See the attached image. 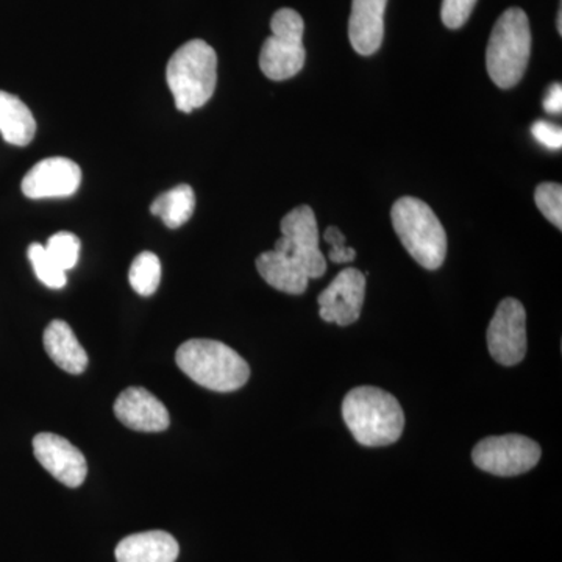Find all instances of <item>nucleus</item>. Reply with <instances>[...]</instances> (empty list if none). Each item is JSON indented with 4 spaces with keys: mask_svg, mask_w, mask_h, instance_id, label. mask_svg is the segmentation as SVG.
<instances>
[{
    "mask_svg": "<svg viewBox=\"0 0 562 562\" xmlns=\"http://www.w3.org/2000/svg\"><path fill=\"white\" fill-rule=\"evenodd\" d=\"M387 0H353L349 21L351 47L360 55L375 54L383 43Z\"/></svg>",
    "mask_w": 562,
    "mask_h": 562,
    "instance_id": "4468645a",
    "label": "nucleus"
},
{
    "mask_svg": "<svg viewBox=\"0 0 562 562\" xmlns=\"http://www.w3.org/2000/svg\"><path fill=\"white\" fill-rule=\"evenodd\" d=\"M33 452L40 464L68 487H79L87 479L88 464L83 453L61 436L40 432L33 438Z\"/></svg>",
    "mask_w": 562,
    "mask_h": 562,
    "instance_id": "f8f14e48",
    "label": "nucleus"
},
{
    "mask_svg": "<svg viewBox=\"0 0 562 562\" xmlns=\"http://www.w3.org/2000/svg\"><path fill=\"white\" fill-rule=\"evenodd\" d=\"M195 210V194L188 184H179L162 192L150 205V213L160 217L166 227L179 228L191 220Z\"/></svg>",
    "mask_w": 562,
    "mask_h": 562,
    "instance_id": "6ab92c4d",
    "label": "nucleus"
},
{
    "mask_svg": "<svg viewBox=\"0 0 562 562\" xmlns=\"http://www.w3.org/2000/svg\"><path fill=\"white\" fill-rule=\"evenodd\" d=\"M271 29L272 35L262 44L260 68L268 79H291L297 76L305 65V24L297 11L281 9L273 14Z\"/></svg>",
    "mask_w": 562,
    "mask_h": 562,
    "instance_id": "423d86ee",
    "label": "nucleus"
},
{
    "mask_svg": "<svg viewBox=\"0 0 562 562\" xmlns=\"http://www.w3.org/2000/svg\"><path fill=\"white\" fill-rule=\"evenodd\" d=\"M543 109L547 113L560 114L562 110V88L560 83H554L547 91L546 99H543Z\"/></svg>",
    "mask_w": 562,
    "mask_h": 562,
    "instance_id": "bb28decb",
    "label": "nucleus"
},
{
    "mask_svg": "<svg viewBox=\"0 0 562 562\" xmlns=\"http://www.w3.org/2000/svg\"><path fill=\"white\" fill-rule=\"evenodd\" d=\"M180 547L169 532L155 530L127 536L117 543V562H176Z\"/></svg>",
    "mask_w": 562,
    "mask_h": 562,
    "instance_id": "2eb2a0df",
    "label": "nucleus"
},
{
    "mask_svg": "<svg viewBox=\"0 0 562 562\" xmlns=\"http://www.w3.org/2000/svg\"><path fill=\"white\" fill-rule=\"evenodd\" d=\"M176 361L192 382L210 391H238L250 379L249 364L241 355L213 339H191L181 344Z\"/></svg>",
    "mask_w": 562,
    "mask_h": 562,
    "instance_id": "f03ea898",
    "label": "nucleus"
},
{
    "mask_svg": "<svg viewBox=\"0 0 562 562\" xmlns=\"http://www.w3.org/2000/svg\"><path fill=\"white\" fill-rule=\"evenodd\" d=\"M398 238L422 268L436 271L447 257V235L435 211L416 198H402L391 211Z\"/></svg>",
    "mask_w": 562,
    "mask_h": 562,
    "instance_id": "39448f33",
    "label": "nucleus"
},
{
    "mask_svg": "<svg viewBox=\"0 0 562 562\" xmlns=\"http://www.w3.org/2000/svg\"><path fill=\"white\" fill-rule=\"evenodd\" d=\"M531 55V29L522 9H508L495 22L486 50L491 80L503 90L522 80Z\"/></svg>",
    "mask_w": 562,
    "mask_h": 562,
    "instance_id": "20e7f679",
    "label": "nucleus"
},
{
    "mask_svg": "<svg viewBox=\"0 0 562 562\" xmlns=\"http://www.w3.org/2000/svg\"><path fill=\"white\" fill-rule=\"evenodd\" d=\"M44 349L63 371L80 375L87 371L88 355L65 321H52L44 330Z\"/></svg>",
    "mask_w": 562,
    "mask_h": 562,
    "instance_id": "dca6fc26",
    "label": "nucleus"
},
{
    "mask_svg": "<svg viewBox=\"0 0 562 562\" xmlns=\"http://www.w3.org/2000/svg\"><path fill=\"white\" fill-rule=\"evenodd\" d=\"M166 80L177 110L191 113L201 109L216 91V50L203 40L188 41L169 60Z\"/></svg>",
    "mask_w": 562,
    "mask_h": 562,
    "instance_id": "7ed1b4c3",
    "label": "nucleus"
},
{
    "mask_svg": "<svg viewBox=\"0 0 562 562\" xmlns=\"http://www.w3.org/2000/svg\"><path fill=\"white\" fill-rule=\"evenodd\" d=\"M29 260L33 266L36 277L41 283L46 284L50 290H61L68 283V277L63 271L60 266L57 265L49 254H47L46 247L41 246L38 243H33L29 246L27 250Z\"/></svg>",
    "mask_w": 562,
    "mask_h": 562,
    "instance_id": "412c9836",
    "label": "nucleus"
},
{
    "mask_svg": "<svg viewBox=\"0 0 562 562\" xmlns=\"http://www.w3.org/2000/svg\"><path fill=\"white\" fill-rule=\"evenodd\" d=\"M536 205L558 231L562 228V188L560 183H541L535 192Z\"/></svg>",
    "mask_w": 562,
    "mask_h": 562,
    "instance_id": "5701e85b",
    "label": "nucleus"
},
{
    "mask_svg": "<svg viewBox=\"0 0 562 562\" xmlns=\"http://www.w3.org/2000/svg\"><path fill=\"white\" fill-rule=\"evenodd\" d=\"M558 32H560V35H562V5H560V10H558Z\"/></svg>",
    "mask_w": 562,
    "mask_h": 562,
    "instance_id": "cd10ccee",
    "label": "nucleus"
},
{
    "mask_svg": "<svg viewBox=\"0 0 562 562\" xmlns=\"http://www.w3.org/2000/svg\"><path fill=\"white\" fill-rule=\"evenodd\" d=\"M487 347L498 364L516 366L527 355V312L516 299H505L498 305L487 328Z\"/></svg>",
    "mask_w": 562,
    "mask_h": 562,
    "instance_id": "1a4fd4ad",
    "label": "nucleus"
},
{
    "mask_svg": "<svg viewBox=\"0 0 562 562\" xmlns=\"http://www.w3.org/2000/svg\"><path fill=\"white\" fill-rule=\"evenodd\" d=\"M52 260L57 262L63 271L68 272L76 268L80 257V239L74 233L58 232L52 235L46 246Z\"/></svg>",
    "mask_w": 562,
    "mask_h": 562,
    "instance_id": "4be33fe9",
    "label": "nucleus"
},
{
    "mask_svg": "<svg viewBox=\"0 0 562 562\" xmlns=\"http://www.w3.org/2000/svg\"><path fill=\"white\" fill-rule=\"evenodd\" d=\"M257 269L273 290L301 295L308 288L310 279L299 262L281 251L269 250L257 258Z\"/></svg>",
    "mask_w": 562,
    "mask_h": 562,
    "instance_id": "f3484780",
    "label": "nucleus"
},
{
    "mask_svg": "<svg viewBox=\"0 0 562 562\" xmlns=\"http://www.w3.org/2000/svg\"><path fill=\"white\" fill-rule=\"evenodd\" d=\"M117 420L131 430L158 432L168 430V409L144 387H127L114 402Z\"/></svg>",
    "mask_w": 562,
    "mask_h": 562,
    "instance_id": "ddd939ff",
    "label": "nucleus"
},
{
    "mask_svg": "<svg viewBox=\"0 0 562 562\" xmlns=\"http://www.w3.org/2000/svg\"><path fill=\"white\" fill-rule=\"evenodd\" d=\"M324 239L330 244V251H328V258L336 265H342V262H350L357 258V251L351 247L346 246V236L338 227H328L324 233Z\"/></svg>",
    "mask_w": 562,
    "mask_h": 562,
    "instance_id": "393cba45",
    "label": "nucleus"
},
{
    "mask_svg": "<svg viewBox=\"0 0 562 562\" xmlns=\"http://www.w3.org/2000/svg\"><path fill=\"white\" fill-rule=\"evenodd\" d=\"M532 138L550 150H560L562 147V131L560 125L547 121H536L531 127Z\"/></svg>",
    "mask_w": 562,
    "mask_h": 562,
    "instance_id": "a878e982",
    "label": "nucleus"
},
{
    "mask_svg": "<svg viewBox=\"0 0 562 562\" xmlns=\"http://www.w3.org/2000/svg\"><path fill=\"white\" fill-rule=\"evenodd\" d=\"M81 169L69 158L54 157L36 162L22 180L25 198L55 199L70 198L79 191Z\"/></svg>",
    "mask_w": 562,
    "mask_h": 562,
    "instance_id": "9d476101",
    "label": "nucleus"
},
{
    "mask_svg": "<svg viewBox=\"0 0 562 562\" xmlns=\"http://www.w3.org/2000/svg\"><path fill=\"white\" fill-rule=\"evenodd\" d=\"M36 121L18 95L0 91V135L11 146L25 147L35 138Z\"/></svg>",
    "mask_w": 562,
    "mask_h": 562,
    "instance_id": "a211bd4d",
    "label": "nucleus"
},
{
    "mask_svg": "<svg viewBox=\"0 0 562 562\" xmlns=\"http://www.w3.org/2000/svg\"><path fill=\"white\" fill-rule=\"evenodd\" d=\"M281 238L273 250L288 255L302 266L310 280L319 279L327 271V260L319 247L316 214L312 206L291 210L280 224Z\"/></svg>",
    "mask_w": 562,
    "mask_h": 562,
    "instance_id": "0eeeda50",
    "label": "nucleus"
},
{
    "mask_svg": "<svg viewBox=\"0 0 562 562\" xmlns=\"http://www.w3.org/2000/svg\"><path fill=\"white\" fill-rule=\"evenodd\" d=\"M364 295V273L353 268L344 269L317 299L322 319L335 322L341 327L355 324L360 319Z\"/></svg>",
    "mask_w": 562,
    "mask_h": 562,
    "instance_id": "9b49d317",
    "label": "nucleus"
},
{
    "mask_svg": "<svg viewBox=\"0 0 562 562\" xmlns=\"http://www.w3.org/2000/svg\"><path fill=\"white\" fill-rule=\"evenodd\" d=\"M541 446L522 435L490 436L476 443L473 464L497 476H516L530 472L541 460Z\"/></svg>",
    "mask_w": 562,
    "mask_h": 562,
    "instance_id": "6e6552de",
    "label": "nucleus"
},
{
    "mask_svg": "<svg viewBox=\"0 0 562 562\" xmlns=\"http://www.w3.org/2000/svg\"><path fill=\"white\" fill-rule=\"evenodd\" d=\"M479 0H442L441 18L446 27L461 29L471 18Z\"/></svg>",
    "mask_w": 562,
    "mask_h": 562,
    "instance_id": "b1692460",
    "label": "nucleus"
},
{
    "mask_svg": "<svg viewBox=\"0 0 562 562\" xmlns=\"http://www.w3.org/2000/svg\"><path fill=\"white\" fill-rule=\"evenodd\" d=\"M342 417L355 441L364 447L391 446L405 428L401 403L375 386L351 390L342 402Z\"/></svg>",
    "mask_w": 562,
    "mask_h": 562,
    "instance_id": "f257e3e1",
    "label": "nucleus"
},
{
    "mask_svg": "<svg viewBox=\"0 0 562 562\" xmlns=\"http://www.w3.org/2000/svg\"><path fill=\"white\" fill-rule=\"evenodd\" d=\"M128 281L133 290L143 297H150L157 292L161 281V262L151 251H143L133 260Z\"/></svg>",
    "mask_w": 562,
    "mask_h": 562,
    "instance_id": "aec40b11",
    "label": "nucleus"
}]
</instances>
